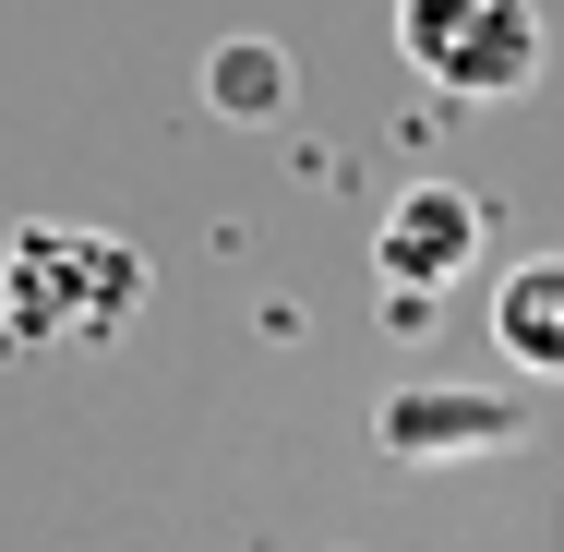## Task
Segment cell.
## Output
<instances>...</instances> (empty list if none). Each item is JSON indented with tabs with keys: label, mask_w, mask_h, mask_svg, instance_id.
<instances>
[{
	"label": "cell",
	"mask_w": 564,
	"mask_h": 552,
	"mask_svg": "<svg viewBox=\"0 0 564 552\" xmlns=\"http://www.w3.org/2000/svg\"><path fill=\"white\" fill-rule=\"evenodd\" d=\"M144 313V252L85 217H24L0 240V348H109Z\"/></svg>",
	"instance_id": "6da1fadb"
},
{
	"label": "cell",
	"mask_w": 564,
	"mask_h": 552,
	"mask_svg": "<svg viewBox=\"0 0 564 552\" xmlns=\"http://www.w3.org/2000/svg\"><path fill=\"white\" fill-rule=\"evenodd\" d=\"M397 61L456 109H505L553 73V12L541 0H397Z\"/></svg>",
	"instance_id": "7a4b0ae2"
},
{
	"label": "cell",
	"mask_w": 564,
	"mask_h": 552,
	"mask_svg": "<svg viewBox=\"0 0 564 552\" xmlns=\"http://www.w3.org/2000/svg\"><path fill=\"white\" fill-rule=\"evenodd\" d=\"M529 433H541V409H529V397H505V385H397V397H372V444H384V456H409V468L517 456Z\"/></svg>",
	"instance_id": "3957f363"
},
{
	"label": "cell",
	"mask_w": 564,
	"mask_h": 552,
	"mask_svg": "<svg viewBox=\"0 0 564 552\" xmlns=\"http://www.w3.org/2000/svg\"><path fill=\"white\" fill-rule=\"evenodd\" d=\"M480 240H492V205H480L468 181H409V193L372 217V277H384V289H421V301H445L456 277L480 264Z\"/></svg>",
	"instance_id": "277c9868"
},
{
	"label": "cell",
	"mask_w": 564,
	"mask_h": 552,
	"mask_svg": "<svg viewBox=\"0 0 564 552\" xmlns=\"http://www.w3.org/2000/svg\"><path fill=\"white\" fill-rule=\"evenodd\" d=\"M492 348L529 385H564V252H529L492 277Z\"/></svg>",
	"instance_id": "5b68a950"
},
{
	"label": "cell",
	"mask_w": 564,
	"mask_h": 552,
	"mask_svg": "<svg viewBox=\"0 0 564 552\" xmlns=\"http://www.w3.org/2000/svg\"><path fill=\"white\" fill-rule=\"evenodd\" d=\"M205 109L240 120V132H276V120L301 109V61L276 36H217L205 48Z\"/></svg>",
	"instance_id": "8992f818"
}]
</instances>
